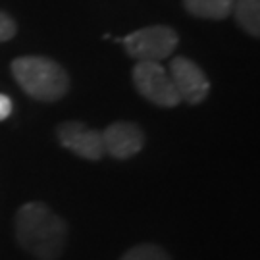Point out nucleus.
Listing matches in <instances>:
<instances>
[{"instance_id":"8","label":"nucleus","mask_w":260,"mask_h":260,"mask_svg":"<svg viewBox=\"0 0 260 260\" xmlns=\"http://www.w3.org/2000/svg\"><path fill=\"white\" fill-rule=\"evenodd\" d=\"M189 14L205 19H223L232 14L235 0H183Z\"/></svg>"},{"instance_id":"6","label":"nucleus","mask_w":260,"mask_h":260,"mask_svg":"<svg viewBox=\"0 0 260 260\" xmlns=\"http://www.w3.org/2000/svg\"><path fill=\"white\" fill-rule=\"evenodd\" d=\"M62 147L85 160H101L104 156L103 135L81 121H66L58 127Z\"/></svg>"},{"instance_id":"10","label":"nucleus","mask_w":260,"mask_h":260,"mask_svg":"<svg viewBox=\"0 0 260 260\" xmlns=\"http://www.w3.org/2000/svg\"><path fill=\"white\" fill-rule=\"evenodd\" d=\"M120 260H172V256L166 252V249L152 245V243H143L137 247H131L129 251L123 252Z\"/></svg>"},{"instance_id":"9","label":"nucleus","mask_w":260,"mask_h":260,"mask_svg":"<svg viewBox=\"0 0 260 260\" xmlns=\"http://www.w3.org/2000/svg\"><path fill=\"white\" fill-rule=\"evenodd\" d=\"M233 14L237 23L241 25L249 35L258 37L260 33V0H235Z\"/></svg>"},{"instance_id":"4","label":"nucleus","mask_w":260,"mask_h":260,"mask_svg":"<svg viewBox=\"0 0 260 260\" xmlns=\"http://www.w3.org/2000/svg\"><path fill=\"white\" fill-rule=\"evenodd\" d=\"M133 83L141 96L156 106L172 108L181 103L172 83L170 72L160 62H137L133 68Z\"/></svg>"},{"instance_id":"12","label":"nucleus","mask_w":260,"mask_h":260,"mask_svg":"<svg viewBox=\"0 0 260 260\" xmlns=\"http://www.w3.org/2000/svg\"><path fill=\"white\" fill-rule=\"evenodd\" d=\"M10 114H12V101H10V96L0 93V121L6 120Z\"/></svg>"},{"instance_id":"7","label":"nucleus","mask_w":260,"mask_h":260,"mask_svg":"<svg viewBox=\"0 0 260 260\" xmlns=\"http://www.w3.org/2000/svg\"><path fill=\"white\" fill-rule=\"evenodd\" d=\"M103 135L104 152L118 160H125L137 154L145 145V133L137 123L131 121H116L101 133Z\"/></svg>"},{"instance_id":"11","label":"nucleus","mask_w":260,"mask_h":260,"mask_svg":"<svg viewBox=\"0 0 260 260\" xmlns=\"http://www.w3.org/2000/svg\"><path fill=\"white\" fill-rule=\"evenodd\" d=\"M16 31H18V25H16V21L10 18L8 14L0 12V43H4V41H10V39H14Z\"/></svg>"},{"instance_id":"5","label":"nucleus","mask_w":260,"mask_h":260,"mask_svg":"<svg viewBox=\"0 0 260 260\" xmlns=\"http://www.w3.org/2000/svg\"><path fill=\"white\" fill-rule=\"evenodd\" d=\"M170 77L176 87V93L179 101H185L189 104L203 103L210 93V81L206 74L189 58L177 56L170 64Z\"/></svg>"},{"instance_id":"3","label":"nucleus","mask_w":260,"mask_h":260,"mask_svg":"<svg viewBox=\"0 0 260 260\" xmlns=\"http://www.w3.org/2000/svg\"><path fill=\"white\" fill-rule=\"evenodd\" d=\"M177 33L168 25H150L123 39L125 50L137 62H162L177 47Z\"/></svg>"},{"instance_id":"1","label":"nucleus","mask_w":260,"mask_h":260,"mask_svg":"<svg viewBox=\"0 0 260 260\" xmlns=\"http://www.w3.org/2000/svg\"><path fill=\"white\" fill-rule=\"evenodd\" d=\"M16 239L39 260L62 256L68 239V225L43 203H27L16 214Z\"/></svg>"},{"instance_id":"2","label":"nucleus","mask_w":260,"mask_h":260,"mask_svg":"<svg viewBox=\"0 0 260 260\" xmlns=\"http://www.w3.org/2000/svg\"><path fill=\"white\" fill-rule=\"evenodd\" d=\"M12 74L29 96L45 103L60 101L70 89V79L64 68L43 56L16 58L12 62Z\"/></svg>"}]
</instances>
